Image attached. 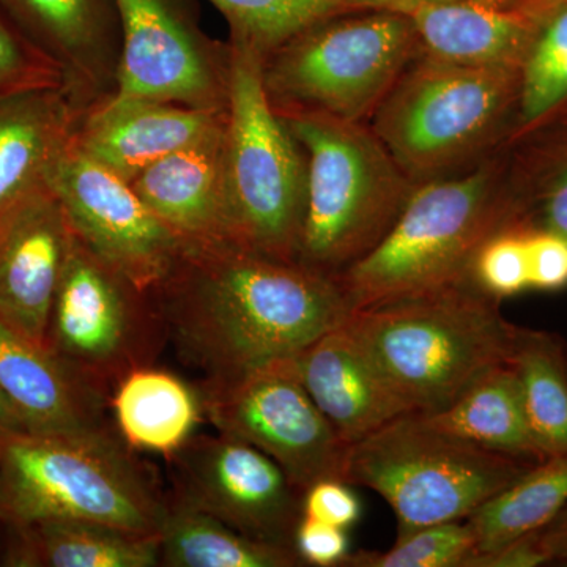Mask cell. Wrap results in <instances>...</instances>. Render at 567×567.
Returning a JSON list of instances; mask_svg holds the SVG:
<instances>
[{
  "mask_svg": "<svg viewBox=\"0 0 567 567\" xmlns=\"http://www.w3.org/2000/svg\"><path fill=\"white\" fill-rule=\"evenodd\" d=\"M339 2L349 3L353 7H371V9H394L409 11L413 7L431 0H339Z\"/></svg>",
  "mask_w": 567,
  "mask_h": 567,
  "instance_id": "60d3db41",
  "label": "cell"
},
{
  "mask_svg": "<svg viewBox=\"0 0 567 567\" xmlns=\"http://www.w3.org/2000/svg\"><path fill=\"white\" fill-rule=\"evenodd\" d=\"M295 361L306 391L349 446L413 415L344 322L295 354Z\"/></svg>",
  "mask_w": 567,
  "mask_h": 567,
  "instance_id": "d6986e66",
  "label": "cell"
},
{
  "mask_svg": "<svg viewBox=\"0 0 567 567\" xmlns=\"http://www.w3.org/2000/svg\"><path fill=\"white\" fill-rule=\"evenodd\" d=\"M152 298L166 338L203 380L295 357L352 312L333 276L234 245L186 246Z\"/></svg>",
  "mask_w": 567,
  "mask_h": 567,
  "instance_id": "6da1fadb",
  "label": "cell"
},
{
  "mask_svg": "<svg viewBox=\"0 0 567 567\" xmlns=\"http://www.w3.org/2000/svg\"><path fill=\"white\" fill-rule=\"evenodd\" d=\"M406 13L417 50L464 65L518 69L533 25L532 0H431Z\"/></svg>",
  "mask_w": 567,
  "mask_h": 567,
  "instance_id": "7402d4cb",
  "label": "cell"
},
{
  "mask_svg": "<svg viewBox=\"0 0 567 567\" xmlns=\"http://www.w3.org/2000/svg\"><path fill=\"white\" fill-rule=\"evenodd\" d=\"M169 462L183 499L241 535L293 547L303 494L262 451L221 432L196 434Z\"/></svg>",
  "mask_w": 567,
  "mask_h": 567,
  "instance_id": "5bb4252c",
  "label": "cell"
},
{
  "mask_svg": "<svg viewBox=\"0 0 567 567\" xmlns=\"http://www.w3.org/2000/svg\"><path fill=\"white\" fill-rule=\"evenodd\" d=\"M48 186L73 234L142 292H155L177 267L186 245L132 183L85 155L73 140L52 167Z\"/></svg>",
  "mask_w": 567,
  "mask_h": 567,
  "instance_id": "4fadbf2b",
  "label": "cell"
},
{
  "mask_svg": "<svg viewBox=\"0 0 567 567\" xmlns=\"http://www.w3.org/2000/svg\"><path fill=\"white\" fill-rule=\"evenodd\" d=\"M121 52L111 95L226 111L229 43H213L189 0H114Z\"/></svg>",
  "mask_w": 567,
  "mask_h": 567,
  "instance_id": "7c38bea8",
  "label": "cell"
},
{
  "mask_svg": "<svg viewBox=\"0 0 567 567\" xmlns=\"http://www.w3.org/2000/svg\"><path fill=\"white\" fill-rule=\"evenodd\" d=\"M499 306L468 281L358 309L344 324L413 415H429L509 361L518 324Z\"/></svg>",
  "mask_w": 567,
  "mask_h": 567,
  "instance_id": "3957f363",
  "label": "cell"
},
{
  "mask_svg": "<svg viewBox=\"0 0 567 567\" xmlns=\"http://www.w3.org/2000/svg\"><path fill=\"white\" fill-rule=\"evenodd\" d=\"M509 363L540 453L567 456V342L550 331L518 327Z\"/></svg>",
  "mask_w": 567,
  "mask_h": 567,
  "instance_id": "83f0119b",
  "label": "cell"
},
{
  "mask_svg": "<svg viewBox=\"0 0 567 567\" xmlns=\"http://www.w3.org/2000/svg\"><path fill=\"white\" fill-rule=\"evenodd\" d=\"M0 7L59 63L85 107L110 95L121 52L114 0H0Z\"/></svg>",
  "mask_w": 567,
  "mask_h": 567,
  "instance_id": "e0dca14e",
  "label": "cell"
},
{
  "mask_svg": "<svg viewBox=\"0 0 567 567\" xmlns=\"http://www.w3.org/2000/svg\"><path fill=\"white\" fill-rule=\"evenodd\" d=\"M226 111L106 95L89 106L74 144L96 163L132 182L145 167L203 140L226 122Z\"/></svg>",
  "mask_w": 567,
  "mask_h": 567,
  "instance_id": "2e32d148",
  "label": "cell"
},
{
  "mask_svg": "<svg viewBox=\"0 0 567 567\" xmlns=\"http://www.w3.org/2000/svg\"><path fill=\"white\" fill-rule=\"evenodd\" d=\"M73 230L50 186L0 224V320L47 347L52 303Z\"/></svg>",
  "mask_w": 567,
  "mask_h": 567,
  "instance_id": "9a60e30c",
  "label": "cell"
},
{
  "mask_svg": "<svg viewBox=\"0 0 567 567\" xmlns=\"http://www.w3.org/2000/svg\"><path fill=\"white\" fill-rule=\"evenodd\" d=\"M539 533L548 566H567V505Z\"/></svg>",
  "mask_w": 567,
  "mask_h": 567,
  "instance_id": "f35d334b",
  "label": "cell"
},
{
  "mask_svg": "<svg viewBox=\"0 0 567 567\" xmlns=\"http://www.w3.org/2000/svg\"><path fill=\"white\" fill-rule=\"evenodd\" d=\"M85 110L69 84L0 99V224L48 188Z\"/></svg>",
  "mask_w": 567,
  "mask_h": 567,
  "instance_id": "44dd1931",
  "label": "cell"
},
{
  "mask_svg": "<svg viewBox=\"0 0 567 567\" xmlns=\"http://www.w3.org/2000/svg\"><path fill=\"white\" fill-rule=\"evenodd\" d=\"M166 495L117 434H0V524L87 522L158 536Z\"/></svg>",
  "mask_w": 567,
  "mask_h": 567,
  "instance_id": "5b68a950",
  "label": "cell"
},
{
  "mask_svg": "<svg viewBox=\"0 0 567 567\" xmlns=\"http://www.w3.org/2000/svg\"><path fill=\"white\" fill-rule=\"evenodd\" d=\"M14 432H31L10 399L0 390V434Z\"/></svg>",
  "mask_w": 567,
  "mask_h": 567,
  "instance_id": "ab89813d",
  "label": "cell"
},
{
  "mask_svg": "<svg viewBox=\"0 0 567 567\" xmlns=\"http://www.w3.org/2000/svg\"><path fill=\"white\" fill-rule=\"evenodd\" d=\"M509 186L517 224L567 240V123L509 145Z\"/></svg>",
  "mask_w": 567,
  "mask_h": 567,
  "instance_id": "f1b7e54d",
  "label": "cell"
},
{
  "mask_svg": "<svg viewBox=\"0 0 567 567\" xmlns=\"http://www.w3.org/2000/svg\"><path fill=\"white\" fill-rule=\"evenodd\" d=\"M197 388L216 432L274 458L301 494L319 481L344 477L349 445L306 391L295 357Z\"/></svg>",
  "mask_w": 567,
  "mask_h": 567,
  "instance_id": "8fae6325",
  "label": "cell"
},
{
  "mask_svg": "<svg viewBox=\"0 0 567 567\" xmlns=\"http://www.w3.org/2000/svg\"><path fill=\"white\" fill-rule=\"evenodd\" d=\"M301 511L305 517L344 529L357 525L361 516L360 499L341 480H323L306 488Z\"/></svg>",
  "mask_w": 567,
  "mask_h": 567,
  "instance_id": "e575fe53",
  "label": "cell"
},
{
  "mask_svg": "<svg viewBox=\"0 0 567 567\" xmlns=\"http://www.w3.org/2000/svg\"><path fill=\"white\" fill-rule=\"evenodd\" d=\"M293 547L305 566L342 567L349 557L347 529L301 516Z\"/></svg>",
  "mask_w": 567,
  "mask_h": 567,
  "instance_id": "8d00e7d4",
  "label": "cell"
},
{
  "mask_svg": "<svg viewBox=\"0 0 567 567\" xmlns=\"http://www.w3.org/2000/svg\"><path fill=\"white\" fill-rule=\"evenodd\" d=\"M224 174L233 245L298 260L308 166L303 148L276 114L262 84V58L229 41Z\"/></svg>",
  "mask_w": 567,
  "mask_h": 567,
  "instance_id": "ba28073f",
  "label": "cell"
},
{
  "mask_svg": "<svg viewBox=\"0 0 567 567\" xmlns=\"http://www.w3.org/2000/svg\"><path fill=\"white\" fill-rule=\"evenodd\" d=\"M529 289L559 292L567 287V240L546 230L527 229Z\"/></svg>",
  "mask_w": 567,
  "mask_h": 567,
  "instance_id": "d590c367",
  "label": "cell"
},
{
  "mask_svg": "<svg viewBox=\"0 0 567 567\" xmlns=\"http://www.w3.org/2000/svg\"><path fill=\"white\" fill-rule=\"evenodd\" d=\"M417 415L435 427L488 451L528 464L546 461L529 427L520 382L509 361L477 377L446 409Z\"/></svg>",
  "mask_w": 567,
  "mask_h": 567,
  "instance_id": "d4e9b609",
  "label": "cell"
},
{
  "mask_svg": "<svg viewBox=\"0 0 567 567\" xmlns=\"http://www.w3.org/2000/svg\"><path fill=\"white\" fill-rule=\"evenodd\" d=\"M533 25L518 63L514 142L567 121V0H532Z\"/></svg>",
  "mask_w": 567,
  "mask_h": 567,
  "instance_id": "4316f807",
  "label": "cell"
},
{
  "mask_svg": "<svg viewBox=\"0 0 567 567\" xmlns=\"http://www.w3.org/2000/svg\"><path fill=\"white\" fill-rule=\"evenodd\" d=\"M230 29V41L245 44L260 58L312 22L341 11L364 9L339 0H208ZM368 9V7H365Z\"/></svg>",
  "mask_w": 567,
  "mask_h": 567,
  "instance_id": "4dcf8cb0",
  "label": "cell"
},
{
  "mask_svg": "<svg viewBox=\"0 0 567 567\" xmlns=\"http://www.w3.org/2000/svg\"><path fill=\"white\" fill-rule=\"evenodd\" d=\"M533 465L458 439L415 413L350 445L342 481L382 496L401 537L464 520Z\"/></svg>",
  "mask_w": 567,
  "mask_h": 567,
  "instance_id": "9c48e42d",
  "label": "cell"
},
{
  "mask_svg": "<svg viewBox=\"0 0 567 567\" xmlns=\"http://www.w3.org/2000/svg\"><path fill=\"white\" fill-rule=\"evenodd\" d=\"M417 52L412 17L353 9L301 29L260 63L276 114L369 123Z\"/></svg>",
  "mask_w": 567,
  "mask_h": 567,
  "instance_id": "52a82bcc",
  "label": "cell"
},
{
  "mask_svg": "<svg viewBox=\"0 0 567 567\" xmlns=\"http://www.w3.org/2000/svg\"><path fill=\"white\" fill-rule=\"evenodd\" d=\"M563 123H565V122H563ZM566 123H567V121H566Z\"/></svg>",
  "mask_w": 567,
  "mask_h": 567,
  "instance_id": "b9f144b4",
  "label": "cell"
},
{
  "mask_svg": "<svg viewBox=\"0 0 567 567\" xmlns=\"http://www.w3.org/2000/svg\"><path fill=\"white\" fill-rule=\"evenodd\" d=\"M470 281L498 301L528 290L527 229L509 226L492 235L473 260Z\"/></svg>",
  "mask_w": 567,
  "mask_h": 567,
  "instance_id": "d6a6232c",
  "label": "cell"
},
{
  "mask_svg": "<svg viewBox=\"0 0 567 567\" xmlns=\"http://www.w3.org/2000/svg\"><path fill=\"white\" fill-rule=\"evenodd\" d=\"M0 390L29 431L39 434L112 435L107 398L48 347L0 320Z\"/></svg>",
  "mask_w": 567,
  "mask_h": 567,
  "instance_id": "ac0fdd59",
  "label": "cell"
},
{
  "mask_svg": "<svg viewBox=\"0 0 567 567\" xmlns=\"http://www.w3.org/2000/svg\"><path fill=\"white\" fill-rule=\"evenodd\" d=\"M517 226L509 145L462 173L420 183L383 240L338 276L350 309L470 281L492 235Z\"/></svg>",
  "mask_w": 567,
  "mask_h": 567,
  "instance_id": "7a4b0ae2",
  "label": "cell"
},
{
  "mask_svg": "<svg viewBox=\"0 0 567 567\" xmlns=\"http://www.w3.org/2000/svg\"><path fill=\"white\" fill-rule=\"evenodd\" d=\"M9 528L13 537L3 557L6 566H159L158 536L73 520H44Z\"/></svg>",
  "mask_w": 567,
  "mask_h": 567,
  "instance_id": "cb8c5ba5",
  "label": "cell"
},
{
  "mask_svg": "<svg viewBox=\"0 0 567 567\" xmlns=\"http://www.w3.org/2000/svg\"><path fill=\"white\" fill-rule=\"evenodd\" d=\"M567 505V456L547 457L470 514L475 554L495 550L546 527Z\"/></svg>",
  "mask_w": 567,
  "mask_h": 567,
  "instance_id": "f546056e",
  "label": "cell"
},
{
  "mask_svg": "<svg viewBox=\"0 0 567 567\" xmlns=\"http://www.w3.org/2000/svg\"><path fill=\"white\" fill-rule=\"evenodd\" d=\"M112 425L132 453L173 458L205 420L197 386L155 364L140 365L112 386Z\"/></svg>",
  "mask_w": 567,
  "mask_h": 567,
  "instance_id": "603a6c76",
  "label": "cell"
},
{
  "mask_svg": "<svg viewBox=\"0 0 567 567\" xmlns=\"http://www.w3.org/2000/svg\"><path fill=\"white\" fill-rule=\"evenodd\" d=\"M548 566V557L539 529L518 537L506 546L484 554H473L464 567H537Z\"/></svg>",
  "mask_w": 567,
  "mask_h": 567,
  "instance_id": "74e56055",
  "label": "cell"
},
{
  "mask_svg": "<svg viewBox=\"0 0 567 567\" xmlns=\"http://www.w3.org/2000/svg\"><path fill=\"white\" fill-rule=\"evenodd\" d=\"M224 125L151 164L130 182L145 205L186 246L233 245L224 174Z\"/></svg>",
  "mask_w": 567,
  "mask_h": 567,
  "instance_id": "ffe728a7",
  "label": "cell"
},
{
  "mask_svg": "<svg viewBox=\"0 0 567 567\" xmlns=\"http://www.w3.org/2000/svg\"><path fill=\"white\" fill-rule=\"evenodd\" d=\"M281 118L308 166L298 262L338 278L390 233L416 183L368 123Z\"/></svg>",
  "mask_w": 567,
  "mask_h": 567,
  "instance_id": "8992f818",
  "label": "cell"
},
{
  "mask_svg": "<svg viewBox=\"0 0 567 567\" xmlns=\"http://www.w3.org/2000/svg\"><path fill=\"white\" fill-rule=\"evenodd\" d=\"M164 339L152 295L73 234L52 303L48 349L110 401L112 386L126 372L155 363Z\"/></svg>",
  "mask_w": 567,
  "mask_h": 567,
  "instance_id": "30bf717a",
  "label": "cell"
},
{
  "mask_svg": "<svg viewBox=\"0 0 567 567\" xmlns=\"http://www.w3.org/2000/svg\"><path fill=\"white\" fill-rule=\"evenodd\" d=\"M517 103V69L464 65L417 50L368 125L420 185L506 148Z\"/></svg>",
  "mask_w": 567,
  "mask_h": 567,
  "instance_id": "277c9868",
  "label": "cell"
},
{
  "mask_svg": "<svg viewBox=\"0 0 567 567\" xmlns=\"http://www.w3.org/2000/svg\"><path fill=\"white\" fill-rule=\"evenodd\" d=\"M477 537L470 522H446L398 537L386 551H350L342 567H464Z\"/></svg>",
  "mask_w": 567,
  "mask_h": 567,
  "instance_id": "1f68e13d",
  "label": "cell"
},
{
  "mask_svg": "<svg viewBox=\"0 0 567 567\" xmlns=\"http://www.w3.org/2000/svg\"><path fill=\"white\" fill-rule=\"evenodd\" d=\"M159 566L298 567L293 547L241 535L173 492L159 529Z\"/></svg>",
  "mask_w": 567,
  "mask_h": 567,
  "instance_id": "484cf974",
  "label": "cell"
},
{
  "mask_svg": "<svg viewBox=\"0 0 567 567\" xmlns=\"http://www.w3.org/2000/svg\"><path fill=\"white\" fill-rule=\"evenodd\" d=\"M61 84L66 81L59 63L33 44L0 7V99Z\"/></svg>",
  "mask_w": 567,
  "mask_h": 567,
  "instance_id": "836d02e7",
  "label": "cell"
}]
</instances>
